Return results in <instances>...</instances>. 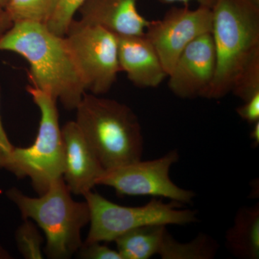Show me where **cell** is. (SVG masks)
<instances>
[{
    "mask_svg": "<svg viewBox=\"0 0 259 259\" xmlns=\"http://www.w3.org/2000/svg\"><path fill=\"white\" fill-rule=\"evenodd\" d=\"M0 51L23 57L30 67V86L49 94L66 110H75L87 93L66 37L51 32L45 24L14 22L0 37Z\"/></svg>",
    "mask_w": 259,
    "mask_h": 259,
    "instance_id": "1",
    "label": "cell"
},
{
    "mask_svg": "<svg viewBox=\"0 0 259 259\" xmlns=\"http://www.w3.org/2000/svg\"><path fill=\"white\" fill-rule=\"evenodd\" d=\"M212 11L217 64L207 99L218 100L259 57V0H215Z\"/></svg>",
    "mask_w": 259,
    "mask_h": 259,
    "instance_id": "2",
    "label": "cell"
},
{
    "mask_svg": "<svg viewBox=\"0 0 259 259\" xmlns=\"http://www.w3.org/2000/svg\"><path fill=\"white\" fill-rule=\"evenodd\" d=\"M75 110L74 121L105 171L142 159V127L131 107L85 93Z\"/></svg>",
    "mask_w": 259,
    "mask_h": 259,
    "instance_id": "3",
    "label": "cell"
},
{
    "mask_svg": "<svg viewBox=\"0 0 259 259\" xmlns=\"http://www.w3.org/2000/svg\"><path fill=\"white\" fill-rule=\"evenodd\" d=\"M5 194L23 220H31L44 231L47 241L44 252L48 258L68 259L77 253L83 243L81 231L90 223V209L85 201L72 198L63 178L37 197H29L16 187Z\"/></svg>",
    "mask_w": 259,
    "mask_h": 259,
    "instance_id": "4",
    "label": "cell"
},
{
    "mask_svg": "<svg viewBox=\"0 0 259 259\" xmlns=\"http://www.w3.org/2000/svg\"><path fill=\"white\" fill-rule=\"evenodd\" d=\"M27 91L40 111L38 132L31 146L13 148L4 169L18 179H30L34 190L41 195L53 182L63 178L64 141L57 101L30 85L27 87Z\"/></svg>",
    "mask_w": 259,
    "mask_h": 259,
    "instance_id": "5",
    "label": "cell"
},
{
    "mask_svg": "<svg viewBox=\"0 0 259 259\" xmlns=\"http://www.w3.org/2000/svg\"><path fill=\"white\" fill-rule=\"evenodd\" d=\"M90 213V231L85 243L114 241L126 232L150 225L185 226L198 221L197 211L182 204L154 198L139 207L114 203L93 190L83 195Z\"/></svg>",
    "mask_w": 259,
    "mask_h": 259,
    "instance_id": "6",
    "label": "cell"
},
{
    "mask_svg": "<svg viewBox=\"0 0 259 259\" xmlns=\"http://www.w3.org/2000/svg\"><path fill=\"white\" fill-rule=\"evenodd\" d=\"M89 91L107 93L120 71L117 35L97 25L73 20L65 35Z\"/></svg>",
    "mask_w": 259,
    "mask_h": 259,
    "instance_id": "7",
    "label": "cell"
},
{
    "mask_svg": "<svg viewBox=\"0 0 259 259\" xmlns=\"http://www.w3.org/2000/svg\"><path fill=\"white\" fill-rule=\"evenodd\" d=\"M179 159L180 155L175 149L156 159H141L105 170L99 177L97 185L111 187L120 195L152 196L182 204H190L195 197V192L179 187L170 178V170Z\"/></svg>",
    "mask_w": 259,
    "mask_h": 259,
    "instance_id": "8",
    "label": "cell"
},
{
    "mask_svg": "<svg viewBox=\"0 0 259 259\" xmlns=\"http://www.w3.org/2000/svg\"><path fill=\"white\" fill-rule=\"evenodd\" d=\"M212 11L199 6L173 7L161 19L149 20L145 35L157 52L167 74L171 72L182 51L192 40L212 32Z\"/></svg>",
    "mask_w": 259,
    "mask_h": 259,
    "instance_id": "9",
    "label": "cell"
},
{
    "mask_svg": "<svg viewBox=\"0 0 259 259\" xmlns=\"http://www.w3.org/2000/svg\"><path fill=\"white\" fill-rule=\"evenodd\" d=\"M215 47L212 32L194 39L182 51L168 75V86L182 99L207 98L215 75Z\"/></svg>",
    "mask_w": 259,
    "mask_h": 259,
    "instance_id": "10",
    "label": "cell"
},
{
    "mask_svg": "<svg viewBox=\"0 0 259 259\" xmlns=\"http://www.w3.org/2000/svg\"><path fill=\"white\" fill-rule=\"evenodd\" d=\"M61 131L65 153L63 180L71 194L83 196L97 186L105 169L75 121L66 122Z\"/></svg>",
    "mask_w": 259,
    "mask_h": 259,
    "instance_id": "11",
    "label": "cell"
},
{
    "mask_svg": "<svg viewBox=\"0 0 259 259\" xmlns=\"http://www.w3.org/2000/svg\"><path fill=\"white\" fill-rule=\"evenodd\" d=\"M120 71L139 88H157L168 77L157 52L145 34L117 36Z\"/></svg>",
    "mask_w": 259,
    "mask_h": 259,
    "instance_id": "12",
    "label": "cell"
},
{
    "mask_svg": "<svg viewBox=\"0 0 259 259\" xmlns=\"http://www.w3.org/2000/svg\"><path fill=\"white\" fill-rule=\"evenodd\" d=\"M139 0H86L79 20L106 29L117 36L144 35L149 20L138 10Z\"/></svg>",
    "mask_w": 259,
    "mask_h": 259,
    "instance_id": "13",
    "label": "cell"
},
{
    "mask_svg": "<svg viewBox=\"0 0 259 259\" xmlns=\"http://www.w3.org/2000/svg\"><path fill=\"white\" fill-rule=\"evenodd\" d=\"M226 245L236 258H259L258 203L238 209L233 226L226 232Z\"/></svg>",
    "mask_w": 259,
    "mask_h": 259,
    "instance_id": "14",
    "label": "cell"
},
{
    "mask_svg": "<svg viewBox=\"0 0 259 259\" xmlns=\"http://www.w3.org/2000/svg\"><path fill=\"white\" fill-rule=\"evenodd\" d=\"M165 225H150L126 232L114 241L122 259H148L158 254L166 232Z\"/></svg>",
    "mask_w": 259,
    "mask_h": 259,
    "instance_id": "15",
    "label": "cell"
},
{
    "mask_svg": "<svg viewBox=\"0 0 259 259\" xmlns=\"http://www.w3.org/2000/svg\"><path fill=\"white\" fill-rule=\"evenodd\" d=\"M218 244L208 235L199 233L191 241L182 243L167 231L158 255L163 259H212Z\"/></svg>",
    "mask_w": 259,
    "mask_h": 259,
    "instance_id": "16",
    "label": "cell"
},
{
    "mask_svg": "<svg viewBox=\"0 0 259 259\" xmlns=\"http://www.w3.org/2000/svg\"><path fill=\"white\" fill-rule=\"evenodd\" d=\"M55 0H10L5 8L13 23L22 20L45 24L50 16Z\"/></svg>",
    "mask_w": 259,
    "mask_h": 259,
    "instance_id": "17",
    "label": "cell"
},
{
    "mask_svg": "<svg viewBox=\"0 0 259 259\" xmlns=\"http://www.w3.org/2000/svg\"><path fill=\"white\" fill-rule=\"evenodd\" d=\"M17 248L25 259L44 258L42 243L44 238L31 220L25 219L15 231Z\"/></svg>",
    "mask_w": 259,
    "mask_h": 259,
    "instance_id": "18",
    "label": "cell"
},
{
    "mask_svg": "<svg viewBox=\"0 0 259 259\" xmlns=\"http://www.w3.org/2000/svg\"><path fill=\"white\" fill-rule=\"evenodd\" d=\"M86 0H55L50 16L45 23L51 32L65 36L74 20V15L79 11Z\"/></svg>",
    "mask_w": 259,
    "mask_h": 259,
    "instance_id": "19",
    "label": "cell"
},
{
    "mask_svg": "<svg viewBox=\"0 0 259 259\" xmlns=\"http://www.w3.org/2000/svg\"><path fill=\"white\" fill-rule=\"evenodd\" d=\"M235 96L243 102L259 94V57L255 59L237 79L231 90Z\"/></svg>",
    "mask_w": 259,
    "mask_h": 259,
    "instance_id": "20",
    "label": "cell"
},
{
    "mask_svg": "<svg viewBox=\"0 0 259 259\" xmlns=\"http://www.w3.org/2000/svg\"><path fill=\"white\" fill-rule=\"evenodd\" d=\"M77 253L83 259H122L117 250L101 244V242H83Z\"/></svg>",
    "mask_w": 259,
    "mask_h": 259,
    "instance_id": "21",
    "label": "cell"
},
{
    "mask_svg": "<svg viewBox=\"0 0 259 259\" xmlns=\"http://www.w3.org/2000/svg\"><path fill=\"white\" fill-rule=\"evenodd\" d=\"M236 112L250 125L259 121V94L244 102L243 105L236 109Z\"/></svg>",
    "mask_w": 259,
    "mask_h": 259,
    "instance_id": "22",
    "label": "cell"
},
{
    "mask_svg": "<svg viewBox=\"0 0 259 259\" xmlns=\"http://www.w3.org/2000/svg\"><path fill=\"white\" fill-rule=\"evenodd\" d=\"M1 97V93H0ZM15 146L10 142L8 134L5 131L0 115V169L4 168L7 159L9 157L10 153L13 151Z\"/></svg>",
    "mask_w": 259,
    "mask_h": 259,
    "instance_id": "23",
    "label": "cell"
},
{
    "mask_svg": "<svg viewBox=\"0 0 259 259\" xmlns=\"http://www.w3.org/2000/svg\"><path fill=\"white\" fill-rule=\"evenodd\" d=\"M13 24V20L10 18L6 10L0 7V37L11 28Z\"/></svg>",
    "mask_w": 259,
    "mask_h": 259,
    "instance_id": "24",
    "label": "cell"
},
{
    "mask_svg": "<svg viewBox=\"0 0 259 259\" xmlns=\"http://www.w3.org/2000/svg\"><path fill=\"white\" fill-rule=\"evenodd\" d=\"M163 4H173V3H182L184 5H188L191 2H196L198 3L199 6L206 7L212 9L215 0H157Z\"/></svg>",
    "mask_w": 259,
    "mask_h": 259,
    "instance_id": "25",
    "label": "cell"
},
{
    "mask_svg": "<svg viewBox=\"0 0 259 259\" xmlns=\"http://www.w3.org/2000/svg\"><path fill=\"white\" fill-rule=\"evenodd\" d=\"M252 125L253 128L250 131V138L253 141V146L257 148L259 145V121H257Z\"/></svg>",
    "mask_w": 259,
    "mask_h": 259,
    "instance_id": "26",
    "label": "cell"
},
{
    "mask_svg": "<svg viewBox=\"0 0 259 259\" xmlns=\"http://www.w3.org/2000/svg\"><path fill=\"white\" fill-rule=\"evenodd\" d=\"M10 255L0 245V258H10Z\"/></svg>",
    "mask_w": 259,
    "mask_h": 259,
    "instance_id": "27",
    "label": "cell"
},
{
    "mask_svg": "<svg viewBox=\"0 0 259 259\" xmlns=\"http://www.w3.org/2000/svg\"><path fill=\"white\" fill-rule=\"evenodd\" d=\"M10 0H0V7L5 8L9 4Z\"/></svg>",
    "mask_w": 259,
    "mask_h": 259,
    "instance_id": "28",
    "label": "cell"
}]
</instances>
